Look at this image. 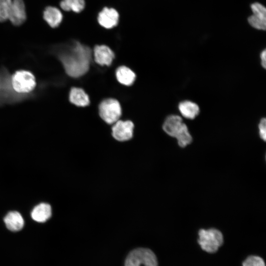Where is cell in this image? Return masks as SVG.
Returning <instances> with one entry per match:
<instances>
[{
    "instance_id": "1",
    "label": "cell",
    "mask_w": 266,
    "mask_h": 266,
    "mask_svg": "<svg viewBox=\"0 0 266 266\" xmlns=\"http://www.w3.org/2000/svg\"><path fill=\"white\" fill-rule=\"evenodd\" d=\"M91 55L88 46L76 41L63 47L58 53L66 72L74 78L80 77L88 71Z\"/></svg>"
},
{
    "instance_id": "2",
    "label": "cell",
    "mask_w": 266,
    "mask_h": 266,
    "mask_svg": "<svg viewBox=\"0 0 266 266\" xmlns=\"http://www.w3.org/2000/svg\"><path fill=\"white\" fill-rule=\"evenodd\" d=\"M163 129L168 135L177 139L178 144L181 147H186L192 141V137L187 125L178 115L167 116L164 122Z\"/></svg>"
},
{
    "instance_id": "3",
    "label": "cell",
    "mask_w": 266,
    "mask_h": 266,
    "mask_svg": "<svg viewBox=\"0 0 266 266\" xmlns=\"http://www.w3.org/2000/svg\"><path fill=\"white\" fill-rule=\"evenodd\" d=\"M156 256L150 249L137 248L133 249L127 256L124 266H158Z\"/></svg>"
},
{
    "instance_id": "4",
    "label": "cell",
    "mask_w": 266,
    "mask_h": 266,
    "mask_svg": "<svg viewBox=\"0 0 266 266\" xmlns=\"http://www.w3.org/2000/svg\"><path fill=\"white\" fill-rule=\"evenodd\" d=\"M223 240L222 233L217 229H200L199 232V244L206 252H216L223 243Z\"/></svg>"
},
{
    "instance_id": "5",
    "label": "cell",
    "mask_w": 266,
    "mask_h": 266,
    "mask_svg": "<svg viewBox=\"0 0 266 266\" xmlns=\"http://www.w3.org/2000/svg\"><path fill=\"white\" fill-rule=\"evenodd\" d=\"M10 81L13 90L19 95L30 93L36 86L34 75L24 70L16 71L11 76Z\"/></svg>"
},
{
    "instance_id": "6",
    "label": "cell",
    "mask_w": 266,
    "mask_h": 266,
    "mask_svg": "<svg viewBox=\"0 0 266 266\" xmlns=\"http://www.w3.org/2000/svg\"><path fill=\"white\" fill-rule=\"evenodd\" d=\"M99 114L106 123L111 124L119 120L121 115V107L119 102L114 99L102 100L99 106Z\"/></svg>"
},
{
    "instance_id": "7",
    "label": "cell",
    "mask_w": 266,
    "mask_h": 266,
    "mask_svg": "<svg viewBox=\"0 0 266 266\" xmlns=\"http://www.w3.org/2000/svg\"><path fill=\"white\" fill-rule=\"evenodd\" d=\"M114 124L112 128V134L115 139L124 141L133 137L134 125L132 121L119 120Z\"/></svg>"
},
{
    "instance_id": "8",
    "label": "cell",
    "mask_w": 266,
    "mask_h": 266,
    "mask_svg": "<svg viewBox=\"0 0 266 266\" xmlns=\"http://www.w3.org/2000/svg\"><path fill=\"white\" fill-rule=\"evenodd\" d=\"M26 11L23 0H12L8 19L15 26H20L26 20Z\"/></svg>"
},
{
    "instance_id": "9",
    "label": "cell",
    "mask_w": 266,
    "mask_h": 266,
    "mask_svg": "<svg viewBox=\"0 0 266 266\" xmlns=\"http://www.w3.org/2000/svg\"><path fill=\"white\" fill-rule=\"evenodd\" d=\"M119 18V15L116 9L104 7L98 14V21L100 26L109 29L116 26Z\"/></svg>"
},
{
    "instance_id": "10",
    "label": "cell",
    "mask_w": 266,
    "mask_h": 266,
    "mask_svg": "<svg viewBox=\"0 0 266 266\" xmlns=\"http://www.w3.org/2000/svg\"><path fill=\"white\" fill-rule=\"evenodd\" d=\"M93 52L95 61L101 66H110L115 57L113 51L104 45H96Z\"/></svg>"
},
{
    "instance_id": "11",
    "label": "cell",
    "mask_w": 266,
    "mask_h": 266,
    "mask_svg": "<svg viewBox=\"0 0 266 266\" xmlns=\"http://www.w3.org/2000/svg\"><path fill=\"white\" fill-rule=\"evenodd\" d=\"M43 17L46 23L53 28L58 27L63 20V14L57 7L49 6L43 11Z\"/></svg>"
},
{
    "instance_id": "12",
    "label": "cell",
    "mask_w": 266,
    "mask_h": 266,
    "mask_svg": "<svg viewBox=\"0 0 266 266\" xmlns=\"http://www.w3.org/2000/svg\"><path fill=\"white\" fill-rule=\"evenodd\" d=\"M4 222L7 228L12 232L21 230L24 225L22 215L19 212L15 211L7 213L4 218Z\"/></svg>"
},
{
    "instance_id": "13",
    "label": "cell",
    "mask_w": 266,
    "mask_h": 266,
    "mask_svg": "<svg viewBox=\"0 0 266 266\" xmlns=\"http://www.w3.org/2000/svg\"><path fill=\"white\" fill-rule=\"evenodd\" d=\"M52 214L51 207L46 203H41L34 207L31 212L33 220L43 223L48 220Z\"/></svg>"
},
{
    "instance_id": "14",
    "label": "cell",
    "mask_w": 266,
    "mask_h": 266,
    "mask_svg": "<svg viewBox=\"0 0 266 266\" xmlns=\"http://www.w3.org/2000/svg\"><path fill=\"white\" fill-rule=\"evenodd\" d=\"M69 99L72 103L78 106L84 107L90 103L88 95L80 88H72L69 92Z\"/></svg>"
},
{
    "instance_id": "15",
    "label": "cell",
    "mask_w": 266,
    "mask_h": 266,
    "mask_svg": "<svg viewBox=\"0 0 266 266\" xmlns=\"http://www.w3.org/2000/svg\"><path fill=\"white\" fill-rule=\"evenodd\" d=\"M178 109L182 115L189 119H193L200 113V107L196 103L190 100H184L179 102Z\"/></svg>"
},
{
    "instance_id": "16",
    "label": "cell",
    "mask_w": 266,
    "mask_h": 266,
    "mask_svg": "<svg viewBox=\"0 0 266 266\" xmlns=\"http://www.w3.org/2000/svg\"><path fill=\"white\" fill-rule=\"evenodd\" d=\"M116 76L118 81L125 86L132 85L136 77L135 73L126 66H121L117 68Z\"/></svg>"
},
{
    "instance_id": "17",
    "label": "cell",
    "mask_w": 266,
    "mask_h": 266,
    "mask_svg": "<svg viewBox=\"0 0 266 266\" xmlns=\"http://www.w3.org/2000/svg\"><path fill=\"white\" fill-rule=\"evenodd\" d=\"M60 5L65 11L78 13L83 10L85 3L84 0H62Z\"/></svg>"
},
{
    "instance_id": "18",
    "label": "cell",
    "mask_w": 266,
    "mask_h": 266,
    "mask_svg": "<svg viewBox=\"0 0 266 266\" xmlns=\"http://www.w3.org/2000/svg\"><path fill=\"white\" fill-rule=\"evenodd\" d=\"M10 78H8L5 71L0 73V98H7L10 92L14 91L11 85Z\"/></svg>"
},
{
    "instance_id": "19",
    "label": "cell",
    "mask_w": 266,
    "mask_h": 266,
    "mask_svg": "<svg viewBox=\"0 0 266 266\" xmlns=\"http://www.w3.org/2000/svg\"><path fill=\"white\" fill-rule=\"evenodd\" d=\"M12 0H0V22L8 19Z\"/></svg>"
},
{
    "instance_id": "20",
    "label": "cell",
    "mask_w": 266,
    "mask_h": 266,
    "mask_svg": "<svg viewBox=\"0 0 266 266\" xmlns=\"http://www.w3.org/2000/svg\"><path fill=\"white\" fill-rule=\"evenodd\" d=\"M248 22L251 27L256 29L265 30L266 29V19L252 14L248 17Z\"/></svg>"
},
{
    "instance_id": "21",
    "label": "cell",
    "mask_w": 266,
    "mask_h": 266,
    "mask_svg": "<svg viewBox=\"0 0 266 266\" xmlns=\"http://www.w3.org/2000/svg\"><path fill=\"white\" fill-rule=\"evenodd\" d=\"M253 15L266 19V8L259 2H254L251 5Z\"/></svg>"
},
{
    "instance_id": "22",
    "label": "cell",
    "mask_w": 266,
    "mask_h": 266,
    "mask_svg": "<svg viewBox=\"0 0 266 266\" xmlns=\"http://www.w3.org/2000/svg\"><path fill=\"white\" fill-rule=\"evenodd\" d=\"M243 266H266L263 259L259 256H251L243 262Z\"/></svg>"
},
{
    "instance_id": "23",
    "label": "cell",
    "mask_w": 266,
    "mask_h": 266,
    "mask_svg": "<svg viewBox=\"0 0 266 266\" xmlns=\"http://www.w3.org/2000/svg\"><path fill=\"white\" fill-rule=\"evenodd\" d=\"M258 128L261 138L265 141L266 139V120L265 118L261 119L258 125Z\"/></svg>"
},
{
    "instance_id": "24",
    "label": "cell",
    "mask_w": 266,
    "mask_h": 266,
    "mask_svg": "<svg viewBox=\"0 0 266 266\" xmlns=\"http://www.w3.org/2000/svg\"><path fill=\"white\" fill-rule=\"evenodd\" d=\"M266 50H263L260 54L261 63L263 67L266 68Z\"/></svg>"
}]
</instances>
